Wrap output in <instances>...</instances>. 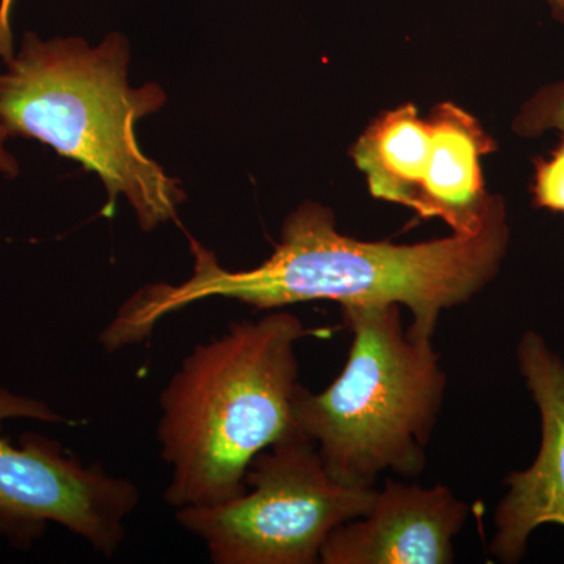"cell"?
I'll list each match as a JSON object with an SVG mask.
<instances>
[{
	"label": "cell",
	"mask_w": 564,
	"mask_h": 564,
	"mask_svg": "<svg viewBox=\"0 0 564 564\" xmlns=\"http://www.w3.org/2000/svg\"><path fill=\"white\" fill-rule=\"evenodd\" d=\"M507 247L505 206L474 236L395 245L344 236L332 210L304 203L285 220L276 250L256 269H223L214 252L192 239L191 280L144 285L111 318L107 336L118 347H132L169 315L221 296L254 310L315 300L340 307L400 304L413 315L408 333L432 339L443 311L469 302L496 276Z\"/></svg>",
	"instance_id": "1"
},
{
	"label": "cell",
	"mask_w": 564,
	"mask_h": 564,
	"mask_svg": "<svg viewBox=\"0 0 564 564\" xmlns=\"http://www.w3.org/2000/svg\"><path fill=\"white\" fill-rule=\"evenodd\" d=\"M310 333L302 318L278 311L234 322L185 356L161 393L158 425L172 470L170 507H212L247 492L254 456L296 430L295 344Z\"/></svg>",
	"instance_id": "2"
},
{
	"label": "cell",
	"mask_w": 564,
	"mask_h": 564,
	"mask_svg": "<svg viewBox=\"0 0 564 564\" xmlns=\"http://www.w3.org/2000/svg\"><path fill=\"white\" fill-rule=\"evenodd\" d=\"M0 74V122L10 135L47 144L98 174L109 214L124 195L143 231L170 220L185 202L180 182L140 150L137 122L165 104L158 84L132 88L129 44L118 33L91 47L80 39L28 33Z\"/></svg>",
	"instance_id": "3"
},
{
	"label": "cell",
	"mask_w": 564,
	"mask_h": 564,
	"mask_svg": "<svg viewBox=\"0 0 564 564\" xmlns=\"http://www.w3.org/2000/svg\"><path fill=\"white\" fill-rule=\"evenodd\" d=\"M400 304L343 306L352 343L343 373L323 392L300 389L293 422L339 484L373 488L392 470L415 477L426 464L445 373L432 339L408 333Z\"/></svg>",
	"instance_id": "4"
},
{
	"label": "cell",
	"mask_w": 564,
	"mask_h": 564,
	"mask_svg": "<svg viewBox=\"0 0 564 564\" xmlns=\"http://www.w3.org/2000/svg\"><path fill=\"white\" fill-rule=\"evenodd\" d=\"M247 492L212 507L176 510L215 564H315L337 527L369 513L377 489L339 484L299 430L256 455Z\"/></svg>",
	"instance_id": "5"
},
{
	"label": "cell",
	"mask_w": 564,
	"mask_h": 564,
	"mask_svg": "<svg viewBox=\"0 0 564 564\" xmlns=\"http://www.w3.org/2000/svg\"><path fill=\"white\" fill-rule=\"evenodd\" d=\"M10 419L73 423L41 400L0 388V426ZM139 503L131 480L80 463L47 437L25 434L17 447L0 436V533L18 543H31L55 522L110 558Z\"/></svg>",
	"instance_id": "6"
},
{
	"label": "cell",
	"mask_w": 564,
	"mask_h": 564,
	"mask_svg": "<svg viewBox=\"0 0 564 564\" xmlns=\"http://www.w3.org/2000/svg\"><path fill=\"white\" fill-rule=\"evenodd\" d=\"M469 507L443 485L421 488L388 480L369 513L337 527L323 564H451Z\"/></svg>",
	"instance_id": "7"
},
{
	"label": "cell",
	"mask_w": 564,
	"mask_h": 564,
	"mask_svg": "<svg viewBox=\"0 0 564 564\" xmlns=\"http://www.w3.org/2000/svg\"><path fill=\"white\" fill-rule=\"evenodd\" d=\"M518 359L540 408L543 443L530 469L508 477L510 491L497 507L491 552L503 563L521 560L536 527H564V362L534 333L522 337Z\"/></svg>",
	"instance_id": "8"
},
{
	"label": "cell",
	"mask_w": 564,
	"mask_h": 564,
	"mask_svg": "<svg viewBox=\"0 0 564 564\" xmlns=\"http://www.w3.org/2000/svg\"><path fill=\"white\" fill-rule=\"evenodd\" d=\"M429 121L432 151L414 210L423 218H441L454 234L474 236L503 207L502 198L486 193L480 165L496 141L454 104L437 106Z\"/></svg>",
	"instance_id": "9"
},
{
	"label": "cell",
	"mask_w": 564,
	"mask_h": 564,
	"mask_svg": "<svg viewBox=\"0 0 564 564\" xmlns=\"http://www.w3.org/2000/svg\"><path fill=\"white\" fill-rule=\"evenodd\" d=\"M432 150V126L411 104L381 115L352 148L375 198L415 209Z\"/></svg>",
	"instance_id": "10"
},
{
	"label": "cell",
	"mask_w": 564,
	"mask_h": 564,
	"mask_svg": "<svg viewBox=\"0 0 564 564\" xmlns=\"http://www.w3.org/2000/svg\"><path fill=\"white\" fill-rule=\"evenodd\" d=\"M513 128L525 137L549 131L564 133V79L538 91L519 111Z\"/></svg>",
	"instance_id": "11"
},
{
	"label": "cell",
	"mask_w": 564,
	"mask_h": 564,
	"mask_svg": "<svg viewBox=\"0 0 564 564\" xmlns=\"http://www.w3.org/2000/svg\"><path fill=\"white\" fill-rule=\"evenodd\" d=\"M533 196L541 209L564 212V140L551 158L536 163Z\"/></svg>",
	"instance_id": "12"
},
{
	"label": "cell",
	"mask_w": 564,
	"mask_h": 564,
	"mask_svg": "<svg viewBox=\"0 0 564 564\" xmlns=\"http://www.w3.org/2000/svg\"><path fill=\"white\" fill-rule=\"evenodd\" d=\"M13 0H0V58L9 62L13 57V35H11L10 13Z\"/></svg>",
	"instance_id": "13"
},
{
	"label": "cell",
	"mask_w": 564,
	"mask_h": 564,
	"mask_svg": "<svg viewBox=\"0 0 564 564\" xmlns=\"http://www.w3.org/2000/svg\"><path fill=\"white\" fill-rule=\"evenodd\" d=\"M9 137L10 133L7 132V129L3 128L2 122H0V173L13 177L18 174V163L14 161L13 155L7 151L6 141Z\"/></svg>",
	"instance_id": "14"
},
{
	"label": "cell",
	"mask_w": 564,
	"mask_h": 564,
	"mask_svg": "<svg viewBox=\"0 0 564 564\" xmlns=\"http://www.w3.org/2000/svg\"><path fill=\"white\" fill-rule=\"evenodd\" d=\"M545 3L551 7L552 14L564 22V0H545Z\"/></svg>",
	"instance_id": "15"
}]
</instances>
